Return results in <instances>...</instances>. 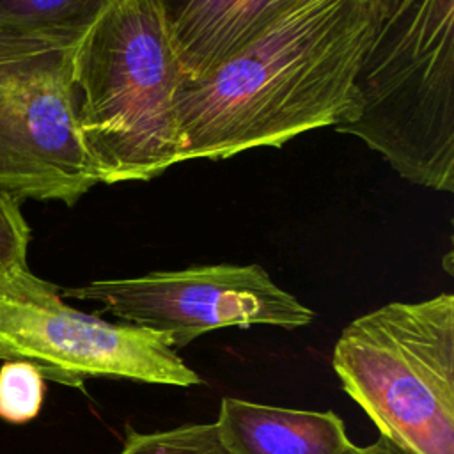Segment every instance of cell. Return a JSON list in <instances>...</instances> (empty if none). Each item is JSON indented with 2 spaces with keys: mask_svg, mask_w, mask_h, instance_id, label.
<instances>
[{
  "mask_svg": "<svg viewBox=\"0 0 454 454\" xmlns=\"http://www.w3.org/2000/svg\"><path fill=\"white\" fill-rule=\"evenodd\" d=\"M367 25V0H307L206 76H183L174 101L183 161L280 147L333 126Z\"/></svg>",
  "mask_w": 454,
  "mask_h": 454,
  "instance_id": "cell-1",
  "label": "cell"
},
{
  "mask_svg": "<svg viewBox=\"0 0 454 454\" xmlns=\"http://www.w3.org/2000/svg\"><path fill=\"white\" fill-rule=\"evenodd\" d=\"M117 454H229L215 422L186 424L156 433H138L126 426V438Z\"/></svg>",
  "mask_w": 454,
  "mask_h": 454,
  "instance_id": "cell-11",
  "label": "cell"
},
{
  "mask_svg": "<svg viewBox=\"0 0 454 454\" xmlns=\"http://www.w3.org/2000/svg\"><path fill=\"white\" fill-rule=\"evenodd\" d=\"M71 60L78 128L101 183L149 181L183 163V71L153 0H114Z\"/></svg>",
  "mask_w": 454,
  "mask_h": 454,
  "instance_id": "cell-3",
  "label": "cell"
},
{
  "mask_svg": "<svg viewBox=\"0 0 454 454\" xmlns=\"http://www.w3.org/2000/svg\"><path fill=\"white\" fill-rule=\"evenodd\" d=\"M215 426L229 454H355L356 450L342 419L333 411L223 397Z\"/></svg>",
  "mask_w": 454,
  "mask_h": 454,
  "instance_id": "cell-9",
  "label": "cell"
},
{
  "mask_svg": "<svg viewBox=\"0 0 454 454\" xmlns=\"http://www.w3.org/2000/svg\"><path fill=\"white\" fill-rule=\"evenodd\" d=\"M0 358L30 362L43 378L71 387L96 376L174 387L202 381L163 333L71 307L28 266L0 275Z\"/></svg>",
  "mask_w": 454,
  "mask_h": 454,
  "instance_id": "cell-5",
  "label": "cell"
},
{
  "mask_svg": "<svg viewBox=\"0 0 454 454\" xmlns=\"http://www.w3.org/2000/svg\"><path fill=\"white\" fill-rule=\"evenodd\" d=\"M367 37L333 124L406 181L454 190V0H367Z\"/></svg>",
  "mask_w": 454,
  "mask_h": 454,
  "instance_id": "cell-2",
  "label": "cell"
},
{
  "mask_svg": "<svg viewBox=\"0 0 454 454\" xmlns=\"http://www.w3.org/2000/svg\"><path fill=\"white\" fill-rule=\"evenodd\" d=\"M30 227L27 225L20 200L0 192V275L27 266Z\"/></svg>",
  "mask_w": 454,
  "mask_h": 454,
  "instance_id": "cell-13",
  "label": "cell"
},
{
  "mask_svg": "<svg viewBox=\"0 0 454 454\" xmlns=\"http://www.w3.org/2000/svg\"><path fill=\"white\" fill-rule=\"evenodd\" d=\"M307 0H153L184 78L197 80Z\"/></svg>",
  "mask_w": 454,
  "mask_h": 454,
  "instance_id": "cell-8",
  "label": "cell"
},
{
  "mask_svg": "<svg viewBox=\"0 0 454 454\" xmlns=\"http://www.w3.org/2000/svg\"><path fill=\"white\" fill-rule=\"evenodd\" d=\"M332 365L380 434L413 454H454V296L392 301L340 332Z\"/></svg>",
  "mask_w": 454,
  "mask_h": 454,
  "instance_id": "cell-4",
  "label": "cell"
},
{
  "mask_svg": "<svg viewBox=\"0 0 454 454\" xmlns=\"http://www.w3.org/2000/svg\"><path fill=\"white\" fill-rule=\"evenodd\" d=\"M114 0H0V37L74 46Z\"/></svg>",
  "mask_w": 454,
  "mask_h": 454,
  "instance_id": "cell-10",
  "label": "cell"
},
{
  "mask_svg": "<svg viewBox=\"0 0 454 454\" xmlns=\"http://www.w3.org/2000/svg\"><path fill=\"white\" fill-rule=\"evenodd\" d=\"M62 296L98 301L122 323L163 333L176 351L218 328L270 325L294 330L314 319V312L259 264H202L94 280L62 289Z\"/></svg>",
  "mask_w": 454,
  "mask_h": 454,
  "instance_id": "cell-7",
  "label": "cell"
},
{
  "mask_svg": "<svg viewBox=\"0 0 454 454\" xmlns=\"http://www.w3.org/2000/svg\"><path fill=\"white\" fill-rule=\"evenodd\" d=\"M355 454H413V452L403 447L401 443L394 442L392 438L380 434V438L374 443L367 447H356Z\"/></svg>",
  "mask_w": 454,
  "mask_h": 454,
  "instance_id": "cell-14",
  "label": "cell"
},
{
  "mask_svg": "<svg viewBox=\"0 0 454 454\" xmlns=\"http://www.w3.org/2000/svg\"><path fill=\"white\" fill-rule=\"evenodd\" d=\"M44 399L43 374L25 360H5L0 367V419L23 424L37 417Z\"/></svg>",
  "mask_w": 454,
  "mask_h": 454,
  "instance_id": "cell-12",
  "label": "cell"
},
{
  "mask_svg": "<svg viewBox=\"0 0 454 454\" xmlns=\"http://www.w3.org/2000/svg\"><path fill=\"white\" fill-rule=\"evenodd\" d=\"M73 46L0 37V192L73 206L99 181L80 135Z\"/></svg>",
  "mask_w": 454,
  "mask_h": 454,
  "instance_id": "cell-6",
  "label": "cell"
}]
</instances>
